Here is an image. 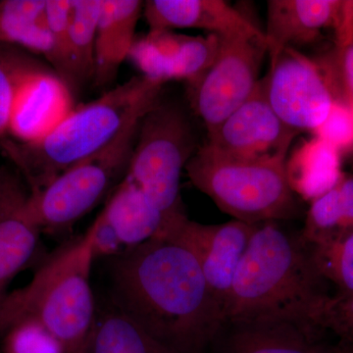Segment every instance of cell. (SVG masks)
<instances>
[{"mask_svg":"<svg viewBox=\"0 0 353 353\" xmlns=\"http://www.w3.org/2000/svg\"><path fill=\"white\" fill-rule=\"evenodd\" d=\"M341 157L334 146L318 137L303 141L285 160L290 189L310 202L329 192L343 175Z\"/></svg>","mask_w":353,"mask_h":353,"instance_id":"20","label":"cell"},{"mask_svg":"<svg viewBox=\"0 0 353 353\" xmlns=\"http://www.w3.org/2000/svg\"><path fill=\"white\" fill-rule=\"evenodd\" d=\"M50 75L57 73L46 60L19 46L0 43V139L9 134L16 104L26 88Z\"/></svg>","mask_w":353,"mask_h":353,"instance_id":"22","label":"cell"},{"mask_svg":"<svg viewBox=\"0 0 353 353\" xmlns=\"http://www.w3.org/2000/svg\"><path fill=\"white\" fill-rule=\"evenodd\" d=\"M343 219V229H353V175L343 174L336 183Z\"/></svg>","mask_w":353,"mask_h":353,"instance_id":"33","label":"cell"},{"mask_svg":"<svg viewBox=\"0 0 353 353\" xmlns=\"http://www.w3.org/2000/svg\"><path fill=\"white\" fill-rule=\"evenodd\" d=\"M117 307L158 343L176 353H208L224 323L196 259L162 239L116 256Z\"/></svg>","mask_w":353,"mask_h":353,"instance_id":"1","label":"cell"},{"mask_svg":"<svg viewBox=\"0 0 353 353\" xmlns=\"http://www.w3.org/2000/svg\"><path fill=\"white\" fill-rule=\"evenodd\" d=\"M87 234L39 267L30 284L0 299V336L16 323L39 321L68 353H88L95 303L90 278L94 260Z\"/></svg>","mask_w":353,"mask_h":353,"instance_id":"4","label":"cell"},{"mask_svg":"<svg viewBox=\"0 0 353 353\" xmlns=\"http://www.w3.org/2000/svg\"><path fill=\"white\" fill-rule=\"evenodd\" d=\"M334 32L336 50H343L353 43V1H343Z\"/></svg>","mask_w":353,"mask_h":353,"instance_id":"32","label":"cell"},{"mask_svg":"<svg viewBox=\"0 0 353 353\" xmlns=\"http://www.w3.org/2000/svg\"><path fill=\"white\" fill-rule=\"evenodd\" d=\"M297 134L272 109L262 78L250 99L208 134L206 145L238 159L285 161Z\"/></svg>","mask_w":353,"mask_h":353,"instance_id":"11","label":"cell"},{"mask_svg":"<svg viewBox=\"0 0 353 353\" xmlns=\"http://www.w3.org/2000/svg\"><path fill=\"white\" fill-rule=\"evenodd\" d=\"M101 215L125 252L159 238L164 227L157 206L128 176L113 190Z\"/></svg>","mask_w":353,"mask_h":353,"instance_id":"18","label":"cell"},{"mask_svg":"<svg viewBox=\"0 0 353 353\" xmlns=\"http://www.w3.org/2000/svg\"><path fill=\"white\" fill-rule=\"evenodd\" d=\"M311 257L323 280L336 285L339 296L353 292V229L309 245Z\"/></svg>","mask_w":353,"mask_h":353,"instance_id":"25","label":"cell"},{"mask_svg":"<svg viewBox=\"0 0 353 353\" xmlns=\"http://www.w3.org/2000/svg\"><path fill=\"white\" fill-rule=\"evenodd\" d=\"M321 66L336 99L353 108V43L343 50H334L333 57Z\"/></svg>","mask_w":353,"mask_h":353,"instance_id":"31","label":"cell"},{"mask_svg":"<svg viewBox=\"0 0 353 353\" xmlns=\"http://www.w3.org/2000/svg\"><path fill=\"white\" fill-rule=\"evenodd\" d=\"M267 54L266 39H220L212 63L196 81L188 83L190 108L208 134L250 99L259 82Z\"/></svg>","mask_w":353,"mask_h":353,"instance_id":"8","label":"cell"},{"mask_svg":"<svg viewBox=\"0 0 353 353\" xmlns=\"http://www.w3.org/2000/svg\"><path fill=\"white\" fill-rule=\"evenodd\" d=\"M143 15L150 31L196 29L220 39H265L263 30L223 0H148Z\"/></svg>","mask_w":353,"mask_h":353,"instance_id":"14","label":"cell"},{"mask_svg":"<svg viewBox=\"0 0 353 353\" xmlns=\"http://www.w3.org/2000/svg\"><path fill=\"white\" fill-rule=\"evenodd\" d=\"M352 345V347H353V345Z\"/></svg>","mask_w":353,"mask_h":353,"instance_id":"36","label":"cell"},{"mask_svg":"<svg viewBox=\"0 0 353 353\" xmlns=\"http://www.w3.org/2000/svg\"><path fill=\"white\" fill-rule=\"evenodd\" d=\"M88 353H176L118 310L95 323Z\"/></svg>","mask_w":353,"mask_h":353,"instance_id":"24","label":"cell"},{"mask_svg":"<svg viewBox=\"0 0 353 353\" xmlns=\"http://www.w3.org/2000/svg\"><path fill=\"white\" fill-rule=\"evenodd\" d=\"M72 0H48L46 21L52 38L48 63L73 94V77L69 54V20Z\"/></svg>","mask_w":353,"mask_h":353,"instance_id":"26","label":"cell"},{"mask_svg":"<svg viewBox=\"0 0 353 353\" xmlns=\"http://www.w3.org/2000/svg\"><path fill=\"white\" fill-rule=\"evenodd\" d=\"M139 122L130 125L101 152L32 192L27 209L39 229L57 232L71 227L126 178Z\"/></svg>","mask_w":353,"mask_h":353,"instance_id":"7","label":"cell"},{"mask_svg":"<svg viewBox=\"0 0 353 353\" xmlns=\"http://www.w3.org/2000/svg\"><path fill=\"white\" fill-rule=\"evenodd\" d=\"M48 0H1L0 43L19 46L48 61L52 38L46 21Z\"/></svg>","mask_w":353,"mask_h":353,"instance_id":"21","label":"cell"},{"mask_svg":"<svg viewBox=\"0 0 353 353\" xmlns=\"http://www.w3.org/2000/svg\"><path fill=\"white\" fill-rule=\"evenodd\" d=\"M316 324L323 331H331L341 343L353 345V292L330 296L320 310Z\"/></svg>","mask_w":353,"mask_h":353,"instance_id":"29","label":"cell"},{"mask_svg":"<svg viewBox=\"0 0 353 353\" xmlns=\"http://www.w3.org/2000/svg\"><path fill=\"white\" fill-rule=\"evenodd\" d=\"M72 101L73 95L57 75L38 79L21 95L9 132L21 143L41 138L73 110Z\"/></svg>","mask_w":353,"mask_h":353,"instance_id":"19","label":"cell"},{"mask_svg":"<svg viewBox=\"0 0 353 353\" xmlns=\"http://www.w3.org/2000/svg\"><path fill=\"white\" fill-rule=\"evenodd\" d=\"M334 353H353V347L352 345L340 343L334 347Z\"/></svg>","mask_w":353,"mask_h":353,"instance_id":"35","label":"cell"},{"mask_svg":"<svg viewBox=\"0 0 353 353\" xmlns=\"http://www.w3.org/2000/svg\"><path fill=\"white\" fill-rule=\"evenodd\" d=\"M145 2L139 0H102L94 43L92 82L108 87L129 57Z\"/></svg>","mask_w":353,"mask_h":353,"instance_id":"17","label":"cell"},{"mask_svg":"<svg viewBox=\"0 0 353 353\" xmlns=\"http://www.w3.org/2000/svg\"><path fill=\"white\" fill-rule=\"evenodd\" d=\"M196 152L194 132L180 108L160 101L141 118L126 176L163 216V230L157 239L188 218L181 178Z\"/></svg>","mask_w":353,"mask_h":353,"instance_id":"6","label":"cell"},{"mask_svg":"<svg viewBox=\"0 0 353 353\" xmlns=\"http://www.w3.org/2000/svg\"><path fill=\"white\" fill-rule=\"evenodd\" d=\"M263 79L267 101L288 127L315 134L324 124L336 97L321 64L288 48Z\"/></svg>","mask_w":353,"mask_h":353,"instance_id":"9","label":"cell"},{"mask_svg":"<svg viewBox=\"0 0 353 353\" xmlns=\"http://www.w3.org/2000/svg\"><path fill=\"white\" fill-rule=\"evenodd\" d=\"M215 34L188 36L174 31H148L137 36L128 59L150 80L194 83L212 63L219 48Z\"/></svg>","mask_w":353,"mask_h":353,"instance_id":"12","label":"cell"},{"mask_svg":"<svg viewBox=\"0 0 353 353\" xmlns=\"http://www.w3.org/2000/svg\"><path fill=\"white\" fill-rule=\"evenodd\" d=\"M163 85L143 75L132 77L99 99L73 109L41 138L28 143L3 139L2 146L36 192L141 120L161 101Z\"/></svg>","mask_w":353,"mask_h":353,"instance_id":"3","label":"cell"},{"mask_svg":"<svg viewBox=\"0 0 353 353\" xmlns=\"http://www.w3.org/2000/svg\"><path fill=\"white\" fill-rule=\"evenodd\" d=\"M314 324L279 319L226 320L211 345L214 353H334Z\"/></svg>","mask_w":353,"mask_h":353,"instance_id":"13","label":"cell"},{"mask_svg":"<svg viewBox=\"0 0 353 353\" xmlns=\"http://www.w3.org/2000/svg\"><path fill=\"white\" fill-rule=\"evenodd\" d=\"M11 176H12V174L10 172L7 171L6 169L0 168V197L3 194Z\"/></svg>","mask_w":353,"mask_h":353,"instance_id":"34","label":"cell"},{"mask_svg":"<svg viewBox=\"0 0 353 353\" xmlns=\"http://www.w3.org/2000/svg\"><path fill=\"white\" fill-rule=\"evenodd\" d=\"M343 229V219L336 185L329 192L310 202L305 223L301 231L306 243L324 240Z\"/></svg>","mask_w":353,"mask_h":353,"instance_id":"28","label":"cell"},{"mask_svg":"<svg viewBox=\"0 0 353 353\" xmlns=\"http://www.w3.org/2000/svg\"><path fill=\"white\" fill-rule=\"evenodd\" d=\"M28 196L13 175L0 197V299L38 248L41 230L28 211Z\"/></svg>","mask_w":353,"mask_h":353,"instance_id":"16","label":"cell"},{"mask_svg":"<svg viewBox=\"0 0 353 353\" xmlns=\"http://www.w3.org/2000/svg\"><path fill=\"white\" fill-rule=\"evenodd\" d=\"M185 170L194 187L234 220L256 225L290 220L299 213L284 160L238 159L204 145Z\"/></svg>","mask_w":353,"mask_h":353,"instance_id":"5","label":"cell"},{"mask_svg":"<svg viewBox=\"0 0 353 353\" xmlns=\"http://www.w3.org/2000/svg\"><path fill=\"white\" fill-rule=\"evenodd\" d=\"M340 0H270L264 31L270 63L288 48L313 43L327 28L336 29Z\"/></svg>","mask_w":353,"mask_h":353,"instance_id":"15","label":"cell"},{"mask_svg":"<svg viewBox=\"0 0 353 353\" xmlns=\"http://www.w3.org/2000/svg\"><path fill=\"white\" fill-rule=\"evenodd\" d=\"M102 0H72L69 20V54L73 94L92 81L94 43Z\"/></svg>","mask_w":353,"mask_h":353,"instance_id":"23","label":"cell"},{"mask_svg":"<svg viewBox=\"0 0 353 353\" xmlns=\"http://www.w3.org/2000/svg\"><path fill=\"white\" fill-rule=\"evenodd\" d=\"M314 136L334 146L341 155L353 152V108L336 99L328 118Z\"/></svg>","mask_w":353,"mask_h":353,"instance_id":"30","label":"cell"},{"mask_svg":"<svg viewBox=\"0 0 353 353\" xmlns=\"http://www.w3.org/2000/svg\"><path fill=\"white\" fill-rule=\"evenodd\" d=\"M2 339L3 353H68L62 341L36 320L16 323Z\"/></svg>","mask_w":353,"mask_h":353,"instance_id":"27","label":"cell"},{"mask_svg":"<svg viewBox=\"0 0 353 353\" xmlns=\"http://www.w3.org/2000/svg\"><path fill=\"white\" fill-rule=\"evenodd\" d=\"M325 282L301 233H292L279 222L255 225L234 275L224 321L279 319L317 326L318 315L330 296Z\"/></svg>","mask_w":353,"mask_h":353,"instance_id":"2","label":"cell"},{"mask_svg":"<svg viewBox=\"0 0 353 353\" xmlns=\"http://www.w3.org/2000/svg\"><path fill=\"white\" fill-rule=\"evenodd\" d=\"M254 229L255 225L239 220L205 225L188 217L169 230L162 240L183 246L194 255L208 289L224 316L236 269L248 250Z\"/></svg>","mask_w":353,"mask_h":353,"instance_id":"10","label":"cell"}]
</instances>
